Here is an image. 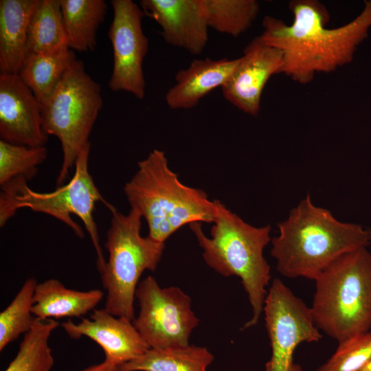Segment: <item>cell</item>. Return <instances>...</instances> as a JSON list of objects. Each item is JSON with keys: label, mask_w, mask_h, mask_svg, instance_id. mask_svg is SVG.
Instances as JSON below:
<instances>
[{"label": "cell", "mask_w": 371, "mask_h": 371, "mask_svg": "<svg viewBox=\"0 0 371 371\" xmlns=\"http://www.w3.org/2000/svg\"><path fill=\"white\" fill-rule=\"evenodd\" d=\"M40 0L0 1V71L19 74L27 56V37Z\"/></svg>", "instance_id": "e0dca14e"}, {"label": "cell", "mask_w": 371, "mask_h": 371, "mask_svg": "<svg viewBox=\"0 0 371 371\" xmlns=\"http://www.w3.org/2000/svg\"><path fill=\"white\" fill-rule=\"evenodd\" d=\"M139 313L133 323L150 348L165 349L189 345L199 319L191 298L180 288H161L150 276L137 285Z\"/></svg>", "instance_id": "9c48e42d"}, {"label": "cell", "mask_w": 371, "mask_h": 371, "mask_svg": "<svg viewBox=\"0 0 371 371\" xmlns=\"http://www.w3.org/2000/svg\"><path fill=\"white\" fill-rule=\"evenodd\" d=\"M214 360L205 347L188 345L149 348L142 355L119 366L120 371H207Z\"/></svg>", "instance_id": "44dd1931"}, {"label": "cell", "mask_w": 371, "mask_h": 371, "mask_svg": "<svg viewBox=\"0 0 371 371\" xmlns=\"http://www.w3.org/2000/svg\"><path fill=\"white\" fill-rule=\"evenodd\" d=\"M278 227L271 255L277 271L290 278L315 280L342 255L371 243V229L338 221L328 210L315 205L308 194Z\"/></svg>", "instance_id": "7a4b0ae2"}, {"label": "cell", "mask_w": 371, "mask_h": 371, "mask_svg": "<svg viewBox=\"0 0 371 371\" xmlns=\"http://www.w3.org/2000/svg\"><path fill=\"white\" fill-rule=\"evenodd\" d=\"M41 105L19 74H0V137L26 146H43Z\"/></svg>", "instance_id": "4fadbf2b"}, {"label": "cell", "mask_w": 371, "mask_h": 371, "mask_svg": "<svg viewBox=\"0 0 371 371\" xmlns=\"http://www.w3.org/2000/svg\"><path fill=\"white\" fill-rule=\"evenodd\" d=\"M38 282L27 278L10 304L0 313V351L32 327L34 294Z\"/></svg>", "instance_id": "d4e9b609"}, {"label": "cell", "mask_w": 371, "mask_h": 371, "mask_svg": "<svg viewBox=\"0 0 371 371\" xmlns=\"http://www.w3.org/2000/svg\"><path fill=\"white\" fill-rule=\"evenodd\" d=\"M216 206L210 237L203 232L202 223L189 226L203 249L205 263L221 276L240 278L252 309L251 317L243 326L247 329L258 324L268 292L271 269L263 251L271 240V228L246 223L218 200Z\"/></svg>", "instance_id": "3957f363"}, {"label": "cell", "mask_w": 371, "mask_h": 371, "mask_svg": "<svg viewBox=\"0 0 371 371\" xmlns=\"http://www.w3.org/2000/svg\"><path fill=\"white\" fill-rule=\"evenodd\" d=\"M371 360V331L339 342L335 353L315 371H358Z\"/></svg>", "instance_id": "4316f807"}, {"label": "cell", "mask_w": 371, "mask_h": 371, "mask_svg": "<svg viewBox=\"0 0 371 371\" xmlns=\"http://www.w3.org/2000/svg\"><path fill=\"white\" fill-rule=\"evenodd\" d=\"M47 153L45 146H26L0 140V186L19 178L27 181L34 179Z\"/></svg>", "instance_id": "484cf974"}, {"label": "cell", "mask_w": 371, "mask_h": 371, "mask_svg": "<svg viewBox=\"0 0 371 371\" xmlns=\"http://www.w3.org/2000/svg\"><path fill=\"white\" fill-rule=\"evenodd\" d=\"M90 149L91 142L79 154L74 166V175L69 181L53 192L34 191L29 188L27 181L23 178L16 179L1 186L0 226L3 227L19 209L29 208L59 220L78 237L82 238L85 236L83 229L71 218V215L75 214L81 219L91 238L100 273L106 261L100 244L93 210L98 202H102L110 211L115 207L103 198L89 173Z\"/></svg>", "instance_id": "8992f818"}, {"label": "cell", "mask_w": 371, "mask_h": 371, "mask_svg": "<svg viewBox=\"0 0 371 371\" xmlns=\"http://www.w3.org/2000/svg\"><path fill=\"white\" fill-rule=\"evenodd\" d=\"M137 166L124 192L131 208L146 220L150 238L165 243L185 225L213 223L216 200L211 201L201 189L181 183L169 168L164 151L154 149Z\"/></svg>", "instance_id": "277c9868"}, {"label": "cell", "mask_w": 371, "mask_h": 371, "mask_svg": "<svg viewBox=\"0 0 371 371\" xmlns=\"http://www.w3.org/2000/svg\"><path fill=\"white\" fill-rule=\"evenodd\" d=\"M139 6L159 24L167 43L193 55L202 53L209 28L204 0H142Z\"/></svg>", "instance_id": "5bb4252c"}, {"label": "cell", "mask_w": 371, "mask_h": 371, "mask_svg": "<svg viewBox=\"0 0 371 371\" xmlns=\"http://www.w3.org/2000/svg\"><path fill=\"white\" fill-rule=\"evenodd\" d=\"M311 307L317 328L338 342L371 328V252L345 254L315 280Z\"/></svg>", "instance_id": "5b68a950"}, {"label": "cell", "mask_w": 371, "mask_h": 371, "mask_svg": "<svg viewBox=\"0 0 371 371\" xmlns=\"http://www.w3.org/2000/svg\"><path fill=\"white\" fill-rule=\"evenodd\" d=\"M239 61L240 57L192 60L176 74L175 84L165 96L168 106L174 110L193 108L214 89L225 85Z\"/></svg>", "instance_id": "2e32d148"}, {"label": "cell", "mask_w": 371, "mask_h": 371, "mask_svg": "<svg viewBox=\"0 0 371 371\" xmlns=\"http://www.w3.org/2000/svg\"><path fill=\"white\" fill-rule=\"evenodd\" d=\"M61 326L73 339L85 336L94 341L102 348L104 361L118 366L135 359L150 348L132 320L115 316L104 308L94 309L90 318H81L78 323L68 319Z\"/></svg>", "instance_id": "9a60e30c"}, {"label": "cell", "mask_w": 371, "mask_h": 371, "mask_svg": "<svg viewBox=\"0 0 371 371\" xmlns=\"http://www.w3.org/2000/svg\"><path fill=\"white\" fill-rule=\"evenodd\" d=\"M82 371H120L119 366L104 361L102 363L90 366Z\"/></svg>", "instance_id": "83f0119b"}, {"label": "cell", "mask_w": 371, "mask_h": 371, "mask_svg": "<svg viewBox=\"0 0 371 371\" xmlns=\"http://www.w3.org/2000/svg\"><path fill=\"white\" fill-rule=\"evenodd\" d=\"M111 5L113 17L108 36L113 62L109 87L142 100L146 91L142 65L148 50V39L142 29L144 14L132 0H111Z\"/></svg>", "instance_id": "8fae6325"}, {"label": "cell", "mask_w": 371, "mask_h": 371, "mask_svg": "<svg viewBox=\"0 0 371 371\" xmlns=\"http://www.w3.org/2000/svg\"><path fill=\"white\" fill-rule=\"evenodd\" d=\"M110 212L111 225L104 243L109 258L100 273L106 291L104 308L133 321L138 281L144 271L156 269L165 243L141 235L142 216L137 210L131 208L127 214L115 207Z\"/></svg>", "instance_id": "52a82bcc"}, {"label": "cell", "mask_w": 371, "mask_h": 371, "mask_svg": "<svg viewBox=\"0 0 371 371\" xmlns=\"http://www.w3.org/2000/svg\"><path fill=\"white\" fill-rule=\"evenodd\" d=\"M104 296L100 289L85 291L67 289L56 279L38 283L32 313L41 319L81 317L98 304Z\"/></svg>", "instance_id": "ac0fdd59"}, {"label": "cell", "mask_w": 371, "mask_h": 371, "mask_svg": "<svg viewBox=\"0 0 371 371\" xmlns=\"http://www.w3.org/2000/svg\"><path fill=\"white\" fill-rule=\"evenodd\" d=\"M282 65V52L256 36L246 46L238 65L221 87L223 97L244 113L257 115L264 88L272 76L280 74Z\"/></svg>", "instance_id": "7c38bea8"}, {"label": "cell", "mask_w": 371, "mask_h": 371, "mask_svg": "<svg viewBox=\"0 0 371 371\" xmlns=\"http://www.w3.org/2000/svg\"><path fill=\"white\" fill-rule=\"evenodd\" d=\"M209 27L234 37L249 29L260 5L256 0H204Z\"/></svg>", "instance_id": "cb8c5ba5"}, {"label": "cell", "mask_w": 371, "mask_h": 371, "mask_svg": "<svg viewBox=\"0 0 371 371\" xmlns=\"http://www.w3.org/2000/svg\"><path fill=\"white\" fill-rule=\"evenodd\" d=\"M289 8L293 16L291 24L266 16L258 37L282 52L280 74L300 84L311 82L317 74L333 72L350 63L371 29V0L364 1L355 19L335 28L327 27L330 14L317 0H293Z\"/></svg>", "instance_id": "6da1fadb"}, {"label": "cell", "mask_w": 371, "mask_h": 371, "mask_svg": "<svg viewBox=\"0 0 371 371\" xmlns=\"http://www.w3.org/2000/svg\"><path fill=\"white\" fill-rule=\"evenodd\" d=\"M263 311L271 348L265 370L302 371L294 363V351L301 343L317 342L322 337L311 308L275 278L267 292Z\"/></svg>", "instance_id": "30bf717a"}, {"label": "cell", "mask_w": 371, "mask_h": 371, "mask_svg": "<svg viewBox=\"0 0 371 371\" xmlns=\"http://www.w3.org/2000/svg\"><path fill=\"white\" fill-rule=\"evenodd\" d=\"M76 60L75 52L69 48L28 54L19 75L42 107Z\"/></svg>", "instance_id": "ffe728a7"}, {"label": "cell", "mask_w": 371, "mask_h": 371, "mask_svg": "<svg viewBox=\"0 0 371 371\" xmlns=\"http://www.w3.org/2000/svg\"><path fill=\"white\" fill-rule=\"evenodd\" d=\"M358 371H371V360Z\"/></svg>", "instance_id": "f1b7e54d"}, {"label": "cell", "mask_w": 371, "mask_h": 371, "mask_svg": "<svg viewBox=\"0 0 371 371\" xmlns=\"http://www.w3.org/2000/svg\"><path fill=\"white\" fill-rule=\"evenodd\" d=\"M59 324L54 319L36 318L24 334L18 352L5 371H50L54 363L49 339Z\"/></svg>", "instance_id": "603a6c76"}, {"label": "cell", "mask_w": 371, "mask_h": 371, "mask_svg": "<svg viewBox=\"0 0 371 371\" xmlns=\"http://www.w3.org/2000/svg\"><path fill=\"white\" fill-rule=\"evenodd\" d=\"M68 47L72 51H94L97 31L108 6L104 0H60Z\"/></svg>", "instance_id": "d6986e66"}, {"label": "cell", "mask_w": 371, "mask_h": 371, "mask_svg": "<svg viewBox=\"0 0 371 371\" xmlns=\"http://www.w3.org/2000/svg\"><path fill=\"white\" fill-rule=\"evenodd\" d=\"M65 48L69 47L60 0H40L29 24L27 54L49 53Z\"/></svg>", "instance_id": "7402d4cb"}, {"label": "cell", "mask_w": 371, "mask_h": 371, "mask_svg": "<svg viewBox=\"0 0 371 371\" xmlns=\"http://www.w3.org/2000/svg\"><path fill=\"white\" fill-rule=\"evenodd\" d=\"M100 85L77 60L42 106V126L48 135L57 137L63 152L56 185L63 186L89 135L102 108Z\"/></svg>", "instance_id": "ba28073f"}]
</instances>
